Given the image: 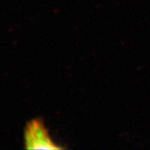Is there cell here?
<instances>
[{
	"label": "cell",
	"mask_w": 150,
	"mask_h": 150,
	"mask_svg": "<svg viewBox=\"0 0 150 150\" xmlns=\"http://www.w3.org/2000/svg\"><path fill=\"white\" fill-rule=\"evenodd\" d=\"M24 136L26 149H62L52 140L44 122L38 119L27 123Z\"/></svg>",
	"instance_id": "1"
}]
</instances>
